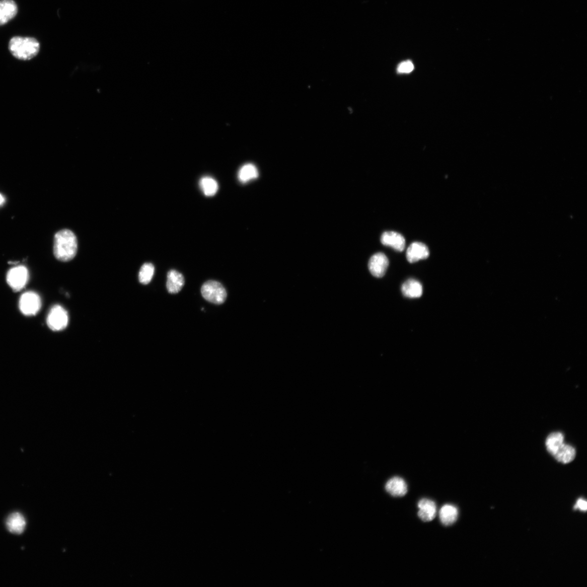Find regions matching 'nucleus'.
Returning <instances> with one entry per match:
<instances>
[{
	"label": "nucleus",
	"mask_w": 587,
	"mask_h": 587,
	"mask_svg": "<svg viewBox=\"0 0 587 587\" xmlns=\"http://www.w3.org/2000/svg\"><path fill=\"white\" fill-rule=\"evenodd\" d=\"M586 504H587V503H586V501L584 500L583 499H579L577 501L574 508L575 509H578L581 510L582 511H585L586 510V508H587V505Z\"/></svg>",
	"instance_id": "nucleus-23"
},
{
	"label": "nucleus",
	"mask_w": 587,
	"mask_h": 587,
	"mask_svg": "<svg viewBox=\"0 0 587 587\" xmlns=\"http://www.w3.org/2000/svg\"><path fill=\"white\" fill-rule=\"evenodd\" d=\"M201 291L204 299L216 305L223 304L227 298V292L224 286L215 281L209 280L204 283Z\"/></svg>",
	"instance_id": "nucleus-3"
},
{
	"label": "nucleus",
	"mask_w": 587,
	"mask_h": 587,
	"mask_svg": "<svg viewBox=\"0 0 587 587\" xmlns=\"http://www.w3.org/2000/svg\"><path fill=\"white\" fill-rule=\"evenodd\" d=\"M414 66L411 60L402 61L397 68V71L400 74H409L413 71Z\"/></svg>",
	"instance_id": "nucleus-22"
},
{
	"label": "nucleus",
	"mask_w": 587,
	"mask_h": 587,
	"mask_svg": "<svg viewBox=\"0 0 587 587\" xmlns=\"http://www.w3.org/2000/svg\"><path fill=\"white\" fill-rule=\"evenodd\" d=\"M381 242L384 245L399 252L403 251L405 248V238L396 232H385L381 236Z\"/></svg>",
	"instance_id": "nucleus-9"
},
{
	"label": "nucleus",
	"mask_w": 587,
	"mask_h": 587,
	"mask_svg": "<svg viewBox=\"0 0 587 587\" xmlns=\"http://www.w3.org/2000/svg\"><path fill=\"white\" fill-rule=\"evenodd\" d=\"M419 508L418 516L423 522L432 521L436 516V506L435 503L429 499H422L418 504Z\"/></svg>",
	"instance_id": "nucleus-11"
},
{
	"label": "nucleus",
	"mask_w": 587,
	"mask_h": 587,
	"mask_svg": "<svg viewBox=\"0 0 587 587\" xmlns=\"http://www.w3.org/2000/svg\"><path fill=\"white\" fill-rule=\"evenodd\" d=\"M458 516V508L453 504L444 505L439 511L440 521L445 526H450L454 524L457 521Z\"/></svg>",
	"instance_id": "nucleus-15"
},
{
	"label": "nucleus",
	"mask_w": 587,
	"mask_h": 587,
	"mask_svg": "<svg viewBox=\"0 0 587 587\" xmlns=\"http://www.w3.org/2000/svg\"><path fill=\"white\" fill-rule=\"evenodd\" d=\"M6 279L13 290L20 291L25 287L29 281L28 269L23 265L14 267L9 271Z\"/></svg>",
	"instance_id": "nucleus-6"
},
{
	"label": "nucleus",
	"mask_w": 587,
	"mask_h": 587,
	"mask_svg": "<svg viewBox=\"0 0 587 587\" xmlns=\"http://www.w3.org/2000/svg\"><path fill=\"white\" fill-rule=\"evenodd\" d=\"M42 307V300L37 293L27 291L20 297L19 307L20 311L26 316L37 315Z\"/></svg>",
	"instance_id": "nucleus-4"
},
{
	"label": "nucleus",
	"mask_w": 587,
	"mask_h": 587,
	"mask_svg": "<svg viewBox=\"0 0 587 587\" xmlns=\"http://www.w3.org/2000/svg\"><path fill=\"white\" fill-rule=\"evenodd\" d=\"M4 201H5V199H4V196L1 194H0V205H1V204L4 203Z\"/></svg>",
	"instance_id": "nucleus-24"
},
{
	"label": "nucleus",
	"mask_w": 587,
	"mask_h": 587,
	"mask_svg": "<svg viewBox=\"0 0 587 587\" xmlns=\"http://www.w3.org/2000/svg\"><path fill=\"white\" fill-rule=\"evenodd\" d=\"M26 525L24 517L19 513L11 514L6 521L7 528L14 534H22L25 529Z\"/></svg>",
	"instance_id": "nucleus-14"
},
{
	"label": "nucleus",
	"mask_w": 587,
	"mask_h": 587,
	"mask_svg": "<svg viewBox=\"0 0 587 587\" xmlns=\"http://www.w3.org/2000/svg\"><path fill=\"white\" fill-rule=\"evenodd\" d=\"M155 272V267L152 263L142 265L139 273V280L143 284H148L152 281Z\"/></svg>",
	"instance_id": "nucleus-21"
},
{
	"label": "nucleus",
	"mask_w": 587,
	"mask_h": 587,
	"mask_svg": "<svg viewBox=\"0 0 587 587\" xmlns=\"http://www.w3.org/2000/svg\"><path fill=\"white\" fill-rule=\"evenodd\" d=\"M238 176L239 180L241 182L247 183L257 178L258 170L252 164H246L241 168Z\"/></svg>",
	"instance_id": "nucleus-19"
},
{
	"label": "nucleus",
	"mask_w": 587,
	"mask_h": 587,
	"mask_svg": "<svg viewBox=\"0 0 587 587\" xmlns=\"http://www.w3.org/2000/svg\"><path fill=\"white\" fill-rule=\"evenodd\" d=\"M429 256V251L427 246L420 242H414L411 244L406 252L407 261L411 263L417 262L421 259H425Z\"/></svg>",
	"instance_id": "nucleus-8"
},
{
	"label": "nucleus",
	"mask_w": 587,
	"mask_h": 587,
	"mask_svg": "<svg viewBox=\"0 0 587 587\" xmlns=\"http://www.w3.org/2000/svg\"><path fill=\"white\" fill-rule=\"evenodd\" d=\"M78 248L77 238L71 231L62 230L54 236L53 253L58 260H71L77 254Z\"/></svg>",
	"instance_id": "nucleus-1"
},
{
	"label": "nucleus",
	"mask_w": 587,
	"mask_h": 587,
	"mask_svg": "<svg viewBox=\"0 0 587 587\" xmlns=\"http://www.w3.org/2000/svg\"><path fill=\"white\" fill-rule=\"evenodd\" d=\"M385 488L389 494L395 497L405 496L408 491L407 485L402 478L395 476L391 478L386 484Z\"/></svg>",
	"instance_id": "nucleus-12"
},
{
	"label": "nucleus",
	"mask_w": 587,
	"mask_h": 587,
	"mask_svg": "<svg viewBox=\"0 0 587 587\" xmlns=\"http://www.w3.org/2000/svg\"><path fill=\"white\" fill-rule=\"evenodd\" d=\"M40 49L38 40L31 37H15L9 43V50L19 60H29L36 57Z\"/></svg>",
	"instance_id": "nucleus-2"
},
{
	"label": "nucleus",
	"mask_w": 587,
	"mask_h": 587,
	"mask_svg": "<svg viewBox=\"0 0 587 587\" xmlns=\"http://www.w3.org/2000/svg\"><path fill=\"white\" fill-rule=\"evenodd\" d=\"M167 278V288L170 293H178L185 283L183 275L175 270L168 272Z\"/></svg>",
	"instance_id": "nucleus-13"
},
{
	"label": "nucleus",
	"mask_w": 587,
	"mask_h": 587,
	"mask_svg": "<svg viewBox=\"0 0 587 587\" xmlns=\"http://www.w3.org/2000/svg\"><path fill=\"white\" fill-rule=\"evenodd\" d=\"M553 456L555 457V459L558 462L563 464H568L575 459L576 456L575 449L572 447L565 445L564 443Z\"/></svg>",
	"instance_id": "nucleus-17"
},
{
	"label": "nucleus",
	"mask_w": 587,
	"mask_h": 587,
	"mask_svg": "<svg viewBox=\"0 0 587 587\" xmlns=\"http://www.w3.org/2000/svg\"><path fill=\"white\" fill-rule=\"evenodd\" d=\"M388 265L387 257L384 253L379 252L371 258L368 267L374 276L381 278L385 275Z\"/></svg>",
	"instance_id": "nucleus-7"
},
{
	"label": "nucleus",
	"mask_w": 587,
	"mask_h": 587,
	"mask_svg": "<svg viewBox=\"0 0 587 587\" xmlns=\"http://www.w3.org/2000/svg\"><path fill=\"white\" fill-rule=\"evenodd\" d=\"M200 187L203 194L207 196H214L219 188L216 181L209 176L202 177L200 181Z\"/></svg>",
	"instance_id": "nucleus-20"
},
{
	"label": "nucleus",
	"mask_w": 587,
	"mask_h": 587,
	"mask_svg": "<svg viewBox=\"0 0 587 587\" xmlns=\"http://www.w3.org/2000/svg\"><path fill=\"white\" fill-rule=\"evenodd\" d=\"M46 323L47 326L52 331L63 330L69 323V316L62 306L54 305L47 315Z\"/></svg>",
	"instance_id": "nucleus-5"
},
{
	"label": "nucleus",
	"mask_w": 587,
	"mask_h": 587,
	"mask_svg": "<svg viewBox=\"0 0 587 587\" xmlns=\"http://www.w3.org/2000/svg\"><path fill=\"white\" fill-rule=\"evenodd\" d=\"M564 440V435L562 433L554 432L551 433L548 436L545 443L548 452L552 456L554 455L559 448L563 445Z\"/></svg>",
	"instance_id": "nucleus-18"
},
{
	"label": "nucleus",
	"mask_w": 587,
	"mask_h": 587,
	"mask_svg": "<svg viewBox=\"0 0 587 587\" xmlns=\"http://www.w3.org/2000/svg\"><path fill=\"white\" fill-rule=\"evenodd\" d=\"M17 13L18 6L13 0H0V26L11 21Z\"/></svg>",
	"instance_id": "nucleus-10"
},
{
	"label": "nucleus",
	"mask_w": 587,
	"mask_h": 587,
	"mask_svg": "<svg viewBox=\"0 0 587 587\" xmlns=\"http://www.w3.org/2000/svg\"><path fill=\"white\" fill-rule=\"evenodd\" d=\"M401 291L406 297L418 298L422 295V286L419 281L410 279L402 284Z\"/></svg>",
	"instance_id": "nucleus-16"
}]
</instances>
